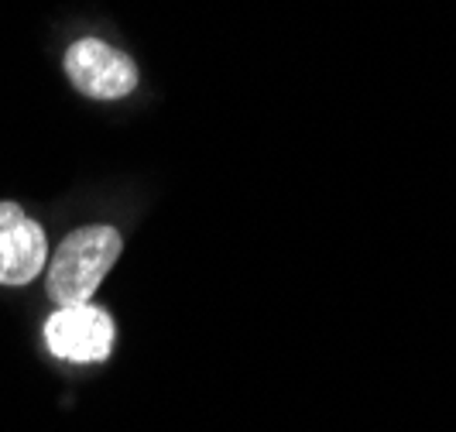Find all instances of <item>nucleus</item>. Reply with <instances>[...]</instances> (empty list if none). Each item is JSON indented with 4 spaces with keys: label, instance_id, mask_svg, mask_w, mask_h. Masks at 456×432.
Masks as SVG:
<instances>
[{
    "label": "nucleus",
    "instance_id": "obj_4",
    "mask_svg": "<svg viewBox=\"0 0 456 432\" xmlns=\"http://www.w3.org/2000/svg\"><path fill=\"white\" fill-rule=\"evenodd\" d=\"M48 240L42 224L18 203H0V285H28L45 268Z\"/></svg>",
    "mask_w": 456,
    "mask_h": 432
},
{
    "label": "nucleus",
    "instance_id": "obj_3",
    "mask_svg": "<svg viewBox=\"0 0 456 432\" xmlns=\"http://www.w3.org/2000/svg\"><path fill=\"white\" fill-rule=\"evenodd\" d=\"M48 350L62 361L76 364H93L103 361L114 346V322L96 306H62L55 316L45 322Z\"/></svg>",
    "mask_w": 456,
    "mask_h": 432
},
{
    "label": "nucleus",
    "instance_id": "obj_1",
    "mask_svg": "<svg viewBox=\"0 0 456 432\" xmlns=\"http://www.w3.org/2000/svg\"><path fill=\"white\" fill-rule=\"evenodd\" d=\"M120 254L114 227H83L69 233L48 265V296L59 306H83L100 289Z\"/></svg>",
    "mask_w": 456,
    "mask_h": 432
},
{
    "label": "nucleus",
    "instance_id": "obj_2",
    "mask_svg": "<svg viewBox=\"0 0 456 432\" xmlns=\"http://www.w3.org/2000/svg\"><path fill=\"white\" fill-rule=\"evenodd\" d=\"M66 76L93 100H120L137 86L134 62L100 38H83L66 52Z\"/></svg>",
    "mask_w": 456,
    "mask_h": 432
}]
</instances>
